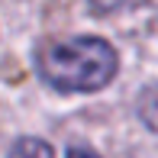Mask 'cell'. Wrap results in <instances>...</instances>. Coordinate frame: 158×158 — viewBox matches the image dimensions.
Instances as JSON below:
<instances>
[{
  "mask_svg": "<svg viewBox=\"0 0 158 158\" xmlns=\"http://www.w3.org/2000/svg\"><path fill=\"white\" fill-rule=\"evenodd\" d=\"M35 71L58 94H94L116 77L119 55L100 35H71L48 42L35 55Z\"/></svg>",
  "mask_w": 158,
  "mask_h": 158,
  "instance_id": "obj_1",
  "label": "cell"
},
{
  "mask_svg": "<svg viewBox=\"0 0 158 158\" xmlns=\"http://www.w3.org/2000/svg\"><path fill=\"white\" fill-rule=\"evenodd\" d=\"M6 158H55L52 145H48L45 139H35V135H23V139L13 142L10 155Z\"/></svg>",
  "mask_w": 158,
  "mask_h": 158,
  "instance_id": "obj_2",
  "label": "cell"
},
{
  "mask_svg": "<svg viewBox=\"0 0 158 158\" xmlns=\"http://www.w3.org/2000/svg\"><path fill=\"white\" fill-rule=\"evenodd\" d=\"M135 106H139V119L152 129V132H158V84H148L139 94V103Z\"/></svg>",
  "mask_w": 158,
  "mask_h": 158,
  "instance_id": "obj_3",
  "label": "cell"
},
{
  "mask_svg": "<svg viewBox=\"0 0 158 158\" xmlns=\"http://www.w3.org/2000/svg\"><path fill=\"white\" fill-rule=\"evenodd\" d=\"M64 158H100V155L94 152V148H84V145H71Z\"/></svg>",
  "mask_w": 158,
  "mask_h": 158,
  "instance_id": "obj_4",
  "label": "cell"
},
{
  "mask_svg": "<svg viewBox=\"0 0 158 158\" xmlns=\"http://www.w3.org/2000/svg\"><path fill=\"white\" fill-rule=\"evenodd\" d=\"M94 3V10H100V13H106V10H116L123 0H90Z\"/></svg>",
  "mask_w": 158,
  "mask_h": 158,
  "instance_id": "obj_5",
  "label": "cell"
}]
</instances>
